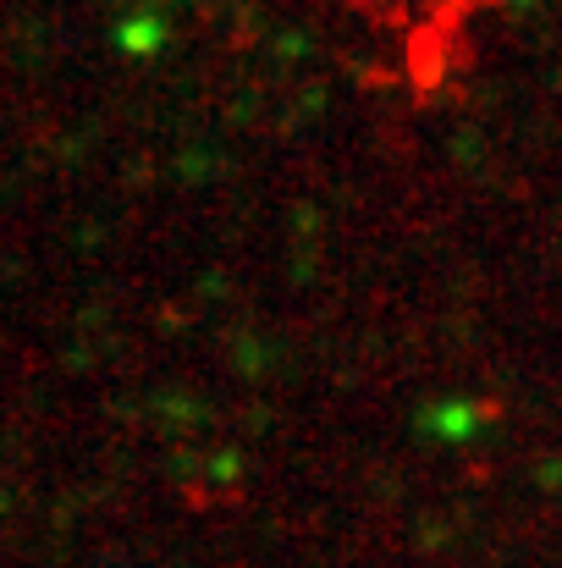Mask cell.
<instances>
[{"instance_id":"cell-1","label":"cell","mask_w":562,"mask_h":568,"mask_svg":"<svg viewBox=\"0 0 562 568\" xmlns=\"http://www.w3.org/2000/svg\"><path fill=\"white\" fill-rule=\"evenodd\" d=\"M122 44L139 55L144 44H161V22H139V28H122Z\"/></svg>"}]
</instances>
